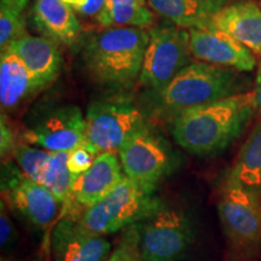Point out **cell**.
<instances>
[{"label": "cell", "mask_w": 261, "mask_h": 261, "mask_svg": "<svg viewBox=\"0 0 261 261\" xmlns=\"http://www.w3.org/2000/svg\"><path fill=\"white\" fill-rule=\"evenodd\" d=\"M257 110L253 91L195 107L171 119L177 145L198 158L218 155L243 133Z\"/></svg>", "instance_id": "1"}, {"label": "cell", "mask_w": 261, "mask_h": 261, "mask_svg": "<svg viewBox=\"0 0 261 261\" xmlns=\"http://www.w3.org/2000/svg\"><path fill=\"white\" fill-rule=\"evenodd\" d=\"M149 38V32L142 28L107 27L84 44L85 69L100 86L130 89L139 80Z\"/></svg>", "instance_id": "2"}, {"label": "cell", "mask_w": 261, "mask_h": 261, "mask_svg": "<svg viewBox=\"0 0 261 261\" xmlns=\"http://www.w3.org/2000/svg\"><path fill=\"white\" fill-rule=\"evenodd\" d=\"M248 81L230 68L205 62H191L165 89L151 93L156 109L172 117L184 110L248 92Z\"/></svg>", "instance_id": "3"}, {"label": "cell", "mask_w": 261, "mask_h": 261, "mask_svg": "<svg viewBox=\"0 0 261 261\" xmlns=\"http://www.w3.org/2000/svg\"><path fill=\"white\" fill-rule=\"evenodd\" d=\"M143 261H182L197 240L194 219L187 211L162 202L154 213L137 224Z\"/></svg>", "instance_id": "4"}, {"label": "cell", "mask_w": 261, "mask_h": 261, "mask_svg": "<svg viewBox=\"0 0 261 261\" xmlns=\"http://www.w3.org/2000/svg\"><path fill=\"white\" fill-rule=\"evenodd\" d=\"M217 208L230 249L243 260L256 257L261 250V198L259 196L225 177Z\"/></svg>", "instance_id": "5"}, {"label": "cell", "mask_w": 261, "mask_h": 261, "mask_svg": "<svg viewBox=\"0 0 261 261\" xmlns=\"http://www.w3.org/2000/svg\"><path fill=\"white\" fill-rule=\"evenodd\" d=\"M161 203L155 191L126 177L102 201L85 208L80 223L90 232L106 236L142 223Z\"/></svg>", "instance_id": "6"}, {"label": "cell", "mask_w": 261, "mask_h": 261, "mask_svg": "<svg viewBox=\"0 0 261 261\" xmlns=\"http://www.w3.org/2000/svg\"><path fill=\"white\" fill-rule=\"evenodd\" d=\"M117 152L126 177L151 191L179 165L171 143L146 123L130 135Z\"/></svg>", "instance_id": "7"}, {"label": "cell", "mask_w": 261, "mask_h": 261, "mask_svg": "<svg viewBox=\"0 0 261 261\" xmlns=\"http://www.w3.org/2000/svg\"><path fill=\"white\" fill-rule=\"evenodd\" d=\"M149 37L138 81L155 93L165 89L179 71L191 63L190 35L188 29L168 22L152 27Z\"/></svg>", "instance_id": "8"}, {"label": "cell", "mask_w": 261, "mask_h": 261, "mask_svg": "<svg viewBox=\"0 0 261 261\" xmlns=\"http://www.w3.org/2000/svg\"><path fill=\"white\" fill-rule=\"evenodd\" d=\"M85 121L84 144L97 155L119 151L126 139L146 123L139 108L126 99L91 103Z\"/></svg>", "instance_id": "9"}, {"label": "cell", "mask_w": 261, "mask_h": 261, "mask_svg": "<svg viewBox=\"0 0 261 261\" xmlns=\"http://www.w3.org/2000/svg\"><path fill=\"white\" fill-rule=\"evenodd\" d=\"M86 121L76 106H60L48 109L23 133L28 144L50 152H70L85 143Z\"/></svg>", "instance_id": "10"}, {"label": "cell", "mask_w": 261, "mask_h": 261, "mask_svg": "<svg viewBox=\"0 0 261 261\" xmlns=\"http://www.w3.org/2000/svg\"><path fill=\"white\" fill-rule=\"evenodd\" d=\"M3 165L2 192L6 204L34 226H48L57 215V198L44 185L25 177L18 167L9 162Z\"/></svg>", "instance_id": "11"}, {"label": "cell", "mask_w": 261, "mask_h": 261, "mask_svg": "<svg viewBox=\"0 0 261 261\" xmlns=\"http://www.w3.org/2000/svg\"><path fill=\"white\" fill-rule=\"evenodd\" d=\"M189 35L191 55L197 61L230 68L241 73H248L255 68V55L227 33L213 25L189 29Z\"/></svg>", "instance_id": "12"}, {"label": "cell", "mask_w": 261, "mask_h": 261, "mask_svg": "<svg viewBox=\"0 0 261 261\" xmlns=\"http://www.w3.org/2000/svg\"><path fill=\"white\" fill-rule=\"evenodd\" d=\"M109 241L90 232L80 220L67 217L54 228L51 252L55 261H104L110 253Z\"/></svg>", "instance_id": "13"}, {"label": "cell", "mask_w": 261, "mask_h": 261, "mask_svg": "<svg viewBox=\"0 0 261 261\" xmlns=\"http://www.w3.org/2000/svg\"><path fill=\"white\" fill-rule=\"evenodd\" d=\"M4 51L11 52L22 61L39 91L54 83L62 69L60 44L52 39L27 34L11 42Z\"/></svg>", "instance_id": "14"}, {"label": "cell", "mask_w": 261, "mask_h": 261, "mask_svg": "<svg viewBox=\"0 0 261 261\" xmlns=\"http://www.w3.org/2000/svg\"><path fill=\"white\" fill-rule=\"evenodd\" d=\"M126 178L115 152L98 154L90 169L74 179L71 197L77 204L89 208L102 201Z\"/></svg>", "instance_id": "15"}, {"label": "cell", "mask_w": 261, "mask_h": 261, "mask_svg": "<svg viewBox=\"0 0 261 261\" xmlns=\"http://www.w3.org/2000/svg\"><path fill=\"white\" fill-rule=\"evenodd\" d=\"M211 25L220 29L261 57V6L253 0L232 2L212 17Z\"/></svg>", "instance_id": "16"}, {"label": "cell", "mask_w": 261, "mask_h": 261, "mask_svg": "<svg viewBox=\"0 0 261 261\" xmlns=\"http://www.w3.org/2000/svg\"><path fill=\"white\" fill-rule=\"evenodd\" d=\"M32 22L42 37L73 46L80 38L81 24L73 8L64 0H34Z\"/></svg>", "instance_id": "17"}, {"label": "cell", "mask_w": 261, "mask_h": 261, "mask_svg": "<svg viewBox=\"0 0 261 261\" xmlns=\"http://www.w3.org/2000/svg\"><path fill=\"white\" fill-rule=\"evenodd\" d=\"M39 92L25 65L11 52H2L0 58V103L5 110H12Z\"/></svg>", "instance_id": "18"}, {"label": "cell", "mask_w": 261, "mask_h": 261, "mask_svg": "<svg viewBox=\"0 0 261 261\" xmlns=\"http://www.w3.org/2000/svg\"><path fill=\"white\" fill-rule=\"evenodd\" d=\"M148 4L169 23L188 31L210 27L218 12L205 0H148Z\"/></svg>", "instance_id": "19"}, {"label": "cell", "mask_w": 261, "mask_h": 261, "mask_svg": "<svg viewBox=\"0 0 261 261\" xmlns=\"http://www.w3.org/2000/svg\"><path fill=\"white\" fill-rule=\"evenodd\" d=\"M225 177L261 198V119L254 126Z\"/></svg>", "instance_id": "20"}, {"label": "cell", "mask_w": 261, "mask_h": 261, "mask_svg": "<svg viewBox=\"0 0 261 261\" xmlns=\"http://www.w3.org/2000/svg\"><path fill=\"white\" fill-rule=\"evenodd\" d=\"M68 156L69 152H52L42 182L60 203H65L71 197L74 182V177L68 168Z\"/></svg>", "instance_id": "21"}, {"label": "cell", "mask_w": 261, "mask_h": 261, "mask_svg": "<svg viewBox=\"0 0 261 261\" xmlns=\"http://www.w3.org/2000/svg\"><path fill=\"white\" fill-rule=\"evenodd\" d=\"M52 152L45 149L33 148L27 144H17L14 158L17 167L25 177L42 185Z\"/></svg>", "instance_id": "22"}, {"label": "cell", "mask_w": 261, "mask_h": 261, "mask_svg": "<svg viewBox=\"0 0 261 261\" xmlns=\"http://www.w3.org/2000/svg\"><path fill=\"white\" fill-rule=\"evenodd\" d=\"M27 35L24 18L22 14L0 6V47L2 52L11 42Z\"/></svg>", "instance_id": "23"}, {"label": "cell", "mask_w": 261, "mask_h": 261, "mask_svg": "<svg viewBox=\"0 0 261 261\" xmlns=\"http://www.w3.org/2000/svg\"><path fill=\"white\" fill-rule=\"evenodd\" d=\"M108 261H143L140 255L137 225L126 228L121 241Z\"/></svg>", "instance_id": "24"}, {"label": "cell", "mask_w": 261, "mask_h": 261, "mask_svg": "<svg viewBox=\"0 0 261 261\" xmlns=\"http://www.w3.org/2000/svg\"><path fill=\"white\" fill-rule=\"evenodd\" d=\"M75 12L106 27L108 0H64Z\"/></svg>", "instance_id": "25"}, {"label": "cell", "mask_w": 261, "mask_h": 261, "mask_svg": "<svg viewBox=\"0 0 261 261\" xmlns=\"http://www.w3.org/2000/svg\"><path fill=\"white\" fill-rule=\"evenodd\" d=\"M96 156V152L92 151L89 146L85 144L69 152V156H68V168H69L74 179L86 172L87 169H90Z\"/></svg>", "instance_id": "26"}, {"label": "cell", "mask_w": 261, "mask_h": 261, "mask_svg": "<svg viewBox=\"0 0 261 261\" xmlns=\"http://www.w3.org/2000/svg\"><path fill=\"white\" fill-rule=\"evenodd\" d=\"M5 202L2 201V211H0V244L3 250H8L17 242V232L12 224L11 218L5 208Z\"/></svg>", "instance_id": "27"}, {"label": "cell", "mask_w": 261, "mask_h": 261, "mask_svg": "<svg viewBox=\"0 0 261 261\" xmlns=\"http://www.w3.org/2000/svg\"><path fill=\"white\" fill-rule=\"evenodd\" d=\"M17 144L15 143V133L6 122L5 115H2V125H0V150H2V159H8L10 155H14V151Z\"/></svg>", "instance_id": "28"}, {"label": "cell", "mask_w": 261, "mask_h": 261, "mask_svg": "<svg viewBox=\"0 0 261 261\" xmlns=\"http://www.w3.org/2000/svg\"><path fill=\"white\" fill-rule=\"evenodd\" d=\"M29 0H0V6L12 10V11L17 12V14H22Z\"/></svg>", "instance_id": "29"}, {"label": "cell", "mask_w": 261, "mask_h": 261, "mask_svg": "<svg viewBox=\"0 0 261 261\" xmlns=\"http://www.w3.org/2000/svg\"><path fill=\"white\" fill-rule=\"evenodd\" d=\"M253 94H254V100H255L257 110L261 112V63L259 64L256 73V79H255V86H254Z\"/></svg>", "instance_id": "30"}, {"label": "cell", "mask_w": 261, "mask_h": 261, "mask_svg": "<svg viewBox=\"0 0 261 261\" xmlns=\"http://www.w3.org/2000/svg\"><path fill=\"white\" fill-rule=\"evenodd\" d=\"M146 4V0H108V5H133Z\"/></svg>", "instance_id": "31"}, {"label": "cell", "mask_w": 261, "mask_h": 261, "mask_svg": "<svg viewBox=\"0 0 261 261\" xmlns=\"http://www.w3.org/2000/svg\"><path fill=\"white\" fill-rule=\"evenodd\" d=\"M207 3H210L212 6H214L215 9L219 11L220 9H223L224 6H226L230 3H232V0H205Z\"/></svg>", "instance_id": "32"}, {"label": "cell", "mask_w": 261, "mask_h": 261, "mask_svg": "<svg viewBox=\"0 0 261 261\" xmlns=\"http://www.w3.org/2000/svg\"><path fill=\"white\" fill-rule=\"evenodd\" d=\"M3 261H9V260H4V259H3ZM31 261H38V260H31Z\"/></svg>", "instance_id": "33"}]
</instances>
